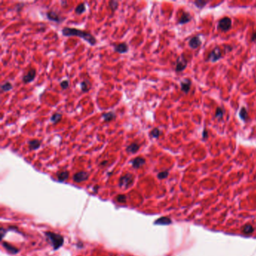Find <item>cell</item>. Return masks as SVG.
<instances>
[{
    "label": "cell",
    "mask_w": 256,
    "mask_h": 256,
    "mask_svg": "<svg viewBox=\"0 0 256 256\" xmlns=\"http://www.w3.org/2000/svg\"><path fill=\"white\" fill-rule=\"evenodd\" d=\"M60 86L63 89H68L69 86V81L68 80L63 81L61 83H60Z\"/></svg>",
    "instance_id": "cell-32"
},
{
    "label": "cell",
    "mask_w": 256,
    "mask_h": 256,
    "mask_svg": "<svg viewBox=\"0 0 256 256\" xmlns=\"http://www.w3.org/2000/svg\"><path fill=\"white\" fill-rule=\"evenodd\" d=\"M172 223V221L170 218L166 217V216H163V217H161L159 219H157L155 222V224L156 225H170Z\"/></svg>",
    "instance_id": "cell-16"
},
{
    "label": "cell",
    "mask_w": 256,
    "mask_h": 256,
    "mask_svg": "<svg viewBox=\"0 0 256 256\" xmlns=\"http://www.w3.org/2000/svg\"><path fill=\"white\" fill-rule=\"evenodd\" d=\"M239 117H240V118L243 121V122H246V121L249 120L248 111H247V110L246 109V108H244V107H243V108H241V109H240V113H239Z\"/></svg>",
    "instance_id": "cell-21"
},
{
    "label": "cell",
    "mask_w": 256,
    "mask_h": 256,
    "mask_svg": "<svg viewBox=\"0 0 256 256\" xmlns=\"http://www.w3.org/2000/svg\"><path fill=\"white\" fill-rule=\"evenodd\" d=\"M2 246L7 251H8V252H11L12 254H16L18 252V249H17L16 247H14V246L9 244L8 243L2 242Z\"/></svg>",
    "instance_id": "cell-20"
},
{
    "label": "cell",
    "mask_w": 256,
    "mask_h": 256,
    "mask_svg": "<svg viewBox=\"0 0 256 256\" xmlns=\"http://www.w3.org/2000/svg\"><path fill=\"white\" fill-rule=\"evenodd\" d=\"M251 41H256V31L253 32L251 36Z\"/></svg>",
    "instance_id": "cell-35"
},
{
    "label": "cell",
    "mask_w": 256,
    "mask_h": 256,
    "mask_svg": "<svg viewBox=\"0 0 256 256\" xmlns=\"http://www.w3.org/2000/svg\"><path fill=\"white\" fill-rule=\"evenodd\" d=\"M46 16L48 20H51V21L56 22V23H60V22L62 21L61 17H60V14H59L58 13H56V11H51L47 12Z\"/></svg>",
    "instance_id": "cell-10"
},
{
    "label": "cell",
    "mask_w": 256,
    "mask_h": 256,
    "mask_svg": "<svg viewBox=\"0 0 256 256\" xmlns=\"http://www.w3.org/2000/svg\"><path fill=\"white\" fill-rule=\"evenodd\" d=\"M85 11H86L85 3H81V4H79L75 8L76 14H81L84 13Z\"/></svg>",
    "instance_id": "cell-25"
},
{
    "label": "cell",
    "mask_w": 256,
    "mask_h": 256,
    "mask_svg": "<svg viewBox=\"0 0 256 256\" xmlns=\"http://www.w3.org/2000/svg\"><path fill=\"white\" fill-rule=\"evenodd\" d=\"M12 84L10 82H5L4 84H2L1 89L2 92H8L12 89Z\"/></svg>",
    "instance_id": "cell-27"
},
{
    "label": "cell",
    "mask_w": 256,
    "mask_h": 256,
    "mask_svg": "<svg viewBox=\"0 0 256 256\" xmlns=\"http://www.w3.org/2000/svg\"><path fill=\"white\" fill-rule=\"evenodd\" d=\"M192 17L189 14L186 13V12H183L182 16L180 18L179 21H178V24H186L191 21Z\"/></svg>",
    "instance_id": "cell-15"
},
{
    "label": "cell",
    "mask_w": 256,
    "mask_h": 256,
    "mask_svg": "<svg viewBox=\"0 0 256 256\" xmlns=\"http://www.w3.org/2000/svg\"><path fill=\"white\" fill-rule=\"evenodd\" d=\"M242 231L246 234H250L254 232V228L250 224H246L242 228Z\"/></svg>",
    "instance_id": "cell-23"
},
{
    "label": "cell",
    "mask_w": 256,
    "mask_h": 256,
    "mask_svg": "<svg viewBox=\"0 0 256 256\" xmlns=\"http://www.w3.org/2000/svg\"><path fill=\"white\" fill-rule=\"evenodd\" d=\"M223 115H224V110H222L221 108H217V109H216V114H215L216 118L219 119V120H221V119H222Z\"/></svg>",
    "instance_id": "cell-30"
},
{
    "label": "cell",
    "mask_w": 256,
    "mask_h": 256,
    "mask_svg": "<svg viewBox=\"0 0 256 256\" xmlns=\"http://www.w3.org/2000/svg\"><path fill=\"white\" fill-rule=\"evenodd\" d=\"M89 84H90V83H89V81L88 80L83 81L80 84L81 90H82L83 92H85V93L86 92H87L89 89Z\"/></svg>",
    "instance_id": "cell-24"
},
{
    "label": "cell",
    "mask_w": 256,
    "mask_h": 256,
    "mask_svg": "<svg viewBox=\"0 0 256 256\" xmlns=\"http://www.w3.org/2000/svg\"><path fill=\"white\" fill-rule=\"evenodd\" d=\"M192 86V82L188 78H186L180 82V88L181 91L183 92L186 94H188L189 93L190 89Z\"/></svg>",
    "instance_id": "cell-9"
},
{
    "label": "cell",
    "mask_w": 256,
    "mask_h": 256,
    "mask_svg": "<svg viewBox=\"0 0 256 256\" xmlns=\"http://www.w3.org/2000/svg\"><path fill=\"white\" fill-rule=\"evenodd\" d=\"M35 75H36L35 69L31 68L30 70H29L28 72H27V74H25L23 76V78H22L23 82L24 83V84H29V83L32 82V81L35 80Z\"/></svg>",
    "instance_id": "cell-7"
},
{
    "label": "cell",
    "mask_w": 256,
    "mask_h": 256,
    "mask_svg": "<svg viewBox=\"0 0 256 256\" xmlns=\"http://www.w3.org/2000/svg\"><path fill=\"white\" fill-rule=\"evenodd\" d=\"M140 149V145L137 143H131L126 147V151L130 153H135Z\"/></svg>",
    "instance_id": "cell-18"
},
{
    "label": "cell",
    "mask_w": 256,
    "mask_h": 256,
    "mask_svg": "<svg viewBox=\"0 0 256 256\" xmlns=\"http://www.w3.org/2000/svg\"><path fill=\"white\" fill-rule=\"evenodd\" d=\"M107 163H108V161H104V162H102L101 163V165H106Z\"/></svg>",
    "instance_id": "cell-36"
},
{
    "label": "cell",
    "mask_w": 256,
    "mask_h": 256,
    "mask_svg": "<svg viewBox=\"0 0 256 256\" xmlns=\"http://www.w3.org/2000/svg\"><path fill=\"white\" fill-rule=\"evenodd\" d=\"M119 6V2L115 1V0H111V1L109 2V8H110L112 11H115L118 8Z\"/></svg>",
    "instance_id": "cell-28"
},
{
    "label": "cell",
    "mask_w": 256,
    "mask_h": 256,
    "mask_svg": "<svg viewBox=\"0 0 256 256\" xmlns=\"http://www.w3.org/2000/svg\"><path fill=\"white\" fill-rule=\"evenodd\" d=\"M45 235L55 250H58L60 247H61L63 246L64 243V238L62 235L59 234V233L51 232V231L46 232Z\"/></svg>",
    "instance_id": "cell-2"
},
{
    "label": "cell",
    "mask_w": 256,
    "mask_h": 256,
    "mask_svg": "<svg viewBox=\"0 0 256 256\" xmlns=\"http://www.w3.org/2000/svg\"><path fill=\"white\" fill-rule=\"evenodd\" d=\"M169 173L167 171H162V172H159L158 174V176L159 179L160 180H163V179H165V178L167 177V176H168Z\"/></svg>",
    "instance_id": "cell-31"
},
{
    "label": "cell",
    "mask_w": 256,
    "mask_h": 256,
    "mask_svg": "<svg viewBox=\"0 0 256 256\" xmlns=\"http://www.w3.org/2000/svg\"><path fill=\"white\" fill-rule=\"evenodd\" d=\"M133 182H134V176L128 173L120 178L119 186L122 188H128L132 185Z\"/></svg>",
    "instance_id": "cell-4"
},
{
    "label": "cell",
    "mask_w": 256,
    "mask_h": 256,
    "mask_svg": "<svg viewBox=\"0 0 256 256\" xmlns=\"http://www.w3.org/2000/svg\"><path fill=\"white\" fill-rule=\"evenodd\" d=\"M161 131L158 128H154V129L150 131V136L154 138H158L160 136Z\"/></svg>",
    "instance_id": "cell-29"
},
{
    "label": "cell",
    "mask_w": 256,
    "mask_h": 256,
    "mask_svg": "<svg viewBox=\"0 0 256 256\" xmlns=\"http://www.w3.org/2000/svg\"><path fill=\"white\" fill-rule=\"evenodd\" d=\"M131 165H132V167L134 168H139V167H142V166L144 165L145 162H146V160H145L144 158L143 157H137V158L134 159L132 161H131Z\"/></svg>",
    "instance_id": "cell-13"
},
{
    "label": "cell",
    "mask_w": 256,
    "mask_h": 256,
    "mask_svg": "<svg viewBox=\"0 0 256 256\" xmlns=\"http://www.w3.org/2000/svg\"><path fill=\"white\" fill-rule=\"evenodd\" d=\"M207 138H208V132L204 129L203 130V132H202V139H203V141H206Z\"/></svg>",
    "instance_id": "cell-34"
},
{
    "label": "cell",
    "mask_w": 256,
    "mask_h": 256,
    "mask_svg": "<svg viewBox=\"0 0 256 256\" xmlns=\"http://www.w3.org/2000/svg\"><path fill=\"white\" fill-rule=\"evenodd\" d=\"M193 3L195 5V6H196L197 8H199V9H202V8L208 3V1H205V0H197V1L194 2Z\"/></svg>",
    "instance_id": "cell-26"
},
{
    "label": "cell",
    "mask_w": 256,
    "mask_h": 256,
    "mask_svg": "<svg viewBox=\"0 0 256 256\" xmlns=\"http://www.w3.org/2000/svg\"><path fill=\"white\" fill-rule=\"evenodd\" d=\"M188 45L192 49H197L201 45V41L198 36H194L188 41Z\"/></svg>",
    "instance_id": "cell-11"
},
{
    "label": "cell",
    "mask_w": 256,
    "mask_h": 256,
    "mask_svg": "<svg viewBox=\"0 0 256 256\" xmlns=\"http://www.w3.org/2000/svg\"><path fill=\"white\" fill-rule=\"evenodd\" d=\"M117 200L120 203H125L126 201V197L124 195H119L117 197Z\"/></svg>",
    "instance_id": "cell-33"
},
{
    "label": "cell",
    "mask_w": 256,
    "mask_h": 256,
    "mask_svg": "<svg viewBox=\"0 0 256 256\" xmlns=\"http://www.w3.org/2000/svg\"><path fill=\"white\" fill-rule=\"evenodd\" d=\"M105 122H110L116 118V114L113 111H110L108 113H104L101 116Z\"/></svg>",
    "instance_id": "cell-17"
},
{
    "label": "cell",
    "mask_w": 256,
    "mask_h": 256,
    "mask_svg": "<svg viewBox=\"0 0 256 256\" xmlns=\"http://www.w3.org/2000/svg\"><path fill=\"white\" fill-rule=\"evenodd\" d=\"M89 178V174L86 171H80L74 174L73 180L76 183H82L86 181Z\"/></svg>",
    "instance_id": "cell-8"
},
{
    "label": "cell",
    "mask_w": 256,
    "mask_h": 256,
    "mask_svg": "<svg viewBox=\"0 0 256 256\" xmlns=\"http://www.w3.org/2000/svg\"><path fill=\"white\" fill-rule=\"evenodd\" d=\"M188 62L186 60V59L185 58L184 54L181 55L177 58L176 63V67H175V72L176 73H180V72H183V70L186 68L187 67Z\"/></svg>",
    "instance_id": "cell-5"
},
{
    "label": "cell",
    "mask_w": 256,
    "mask_h": 256,
    "mask_svg": "<svg viewBox=\"0 0 256 256\" xmlns=\"http://www.w3.org/2000/svg\"><path fill=\"white\" fill-rule=\"evenodd\" d=\"M222 58V52H221V49L219 47H216L215 48L210 51L209 53V56L207 57V61L212 62V63H215L217 62Z\"/></svg>",
    "instance_id": "cell-6"
},
{
    "label": "cell",
    "mask_w": 256,
    "mask_h": 256,
    "mask_svg": "<svg viewBox=\"0 0 256 256\" xmlns=\"http://www.w3.org/2000/svg\"><path fill=\"white\" fill-rule=\"evenodd\" d=\"M57 179L58 180L61 181V182H63V181L66 180L69 176V172L68 171H60V172L57 173Z\"/></svg>",
    "instance_id": "cell-19"
},
{
    "label": "cell",
    "mask_w": 256,
    "mask_h": 256,
    "mask_svg": "<svg viewBox=\"0 0 256 256\" xmlns=\"http://www.w3.org/2000/svg\"><path fill=\"white\" fill-rule=\"evenodd\" d=\"M232 27V21L228 17H222L218 23V29L222 32H228Z\"/></svg>",
    "instance_id": "cell-3"
},
{
    "label": "cell",
    "mask_w": 256,
    "mask_h": 256,
    "mask_svg": "<svg viewBox=\"0 0 256 256\" xmlns=\"http://www.w3.org/2000/svg\"><path fill=\"white\" fill-rule=\"evenodd\" d=\"M41 144V141H39V140H37V139L30 140V141L28 142L29 148L30 150H38V149L40 148Z\"/></svg>",
    "instance_id": "cell-14"
},
{
    "label": "cell",
    "mask_w": 256,
    "mask_h": 256,
    "mask_svg": "<svg viewBox=\"0 0 256 256\" xmlns=\"http://www.w3.org/2000/svg\"><path fill=\"white\" fill-rule=\"evenodd\" d=\"M62 34L64 36H67V37L77 36V37L85 40L90 45L93 46L96 44V38L90 32H88L86 31L81 30V29H77L75 28H70V27H64L62 29Z\"/></svg>",
    "instance_id": "cell-1"
},
{
    "label": "cell",
    "mask_w": 256,
    "mask_h": 256,
    "mask_svg": "<svg viewBox=\"0 0 256 256\" xmlns=\"http://www.w3.org/2000/svg\"><path fill=\"white\" fill-rule=\"evenodd\" d=\"M62 117H63V116H62V114L60 113L53 114L51 117V122L53 124L58 123V122L61 120Z\"/></svg>",
    "instance_id": "cell-22"
},
{
    "label": "cell",
    "mask_w": 256,
    "mask_h": 256,
    "mask_svg": "<svg viewBox=\"0 0 256 256\" xmlns=\"http://www.w3.org/2000/svg\"><path fill=\"white\" fill-rule=\"evenodd\" d=\"M114 51L119 53H125L129 51V46L126 43H120L118 44L114 45Z\"/></svg>",
    "instance_id": "cell-12"
}]
</instances>
